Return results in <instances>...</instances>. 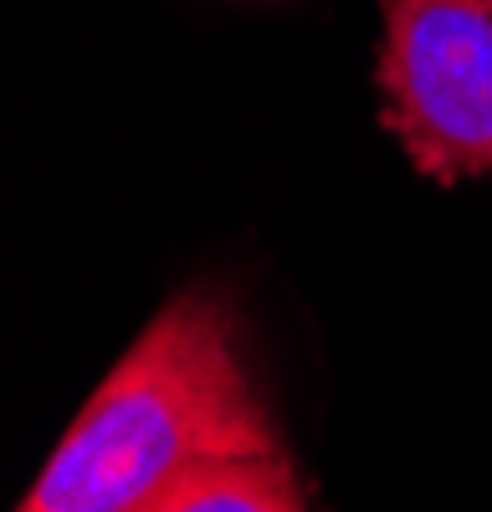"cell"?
<instances>
[{"instance_id": "cell-1", "label": "cell", "mask_w": 492, "mask_h": 512, "mask_svg": "<svg viewBox=\"0 0 492 512\" xmlns=\"http://www.w3.org/2000/svg\"><path fill=\"white\" fill-rule=\"evenodd\" d=\"M241 461H287V446L241 354L221 292H180L98 395L77 410L26 512H170V502Z\"/></svg>"}, {"instance_id": "cell-2", "label": "cell", "mask_w": 492, "mask_h": 512, "mask_svg": "<svg viewBox=\"0 0 492 512\" xmlns=\"http://www.w3.org/2000/svg\"><path fill=\"white\" fill-rule=\"evenodd\" d=\"M380 88L421 175H492V0H385Z\"/></svg>"}]
</instances>
